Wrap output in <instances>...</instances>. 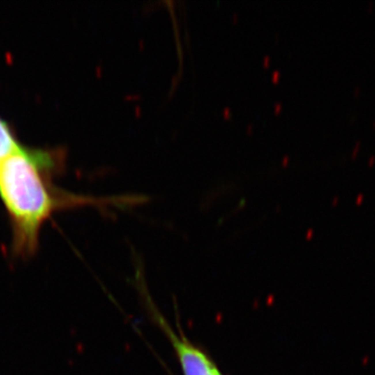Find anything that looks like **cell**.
I'll use <instances>...</instances> for the list:
<instances>
[{
  "label": "cell",
  "mask_w": 375,
  "mask_h": 375,
  "mask_svg": "<svg viewBox=\"0 0 375 375\" xmlns=\"http://www.w3.org/2000/svg\"><path fill=\"white\" fill-rule=\"evenodd\" d=\"M147 308L155 324L167 337L176 354L182 375H224L213 359L201 348L187 339L180 328L174 329L171 323L153 304L147 291H144Z\"/></svg>",
  "instance_id": "2"
},
{
  "label": "cell",
  "mask_w": 375,
  "mask_h": 375,
  "mask_svg": "<svg viewBox=\"0 0 375 375\" xmlns=\"http://www.w3.org/2000/svg\"><path fill=\"white\" fill-rule=\"evenodd\" d=\"M0 198L12 226V257L33 258L44 223L58 209L60 201L48 190L37 158L21 146L0 158Z\"/></svg>",
  "instance_id": "1"
},
{
  "label": "cell",
  "mask_w": 375,
  "mask_h": 375,
  "mask_svg": "<svg viewBox=\"0 0 375 375\" xmlns=\"http://www.w3.org/2000/svg\"><path fill=\"white\" fill-rule=\"evenodd\" d=\"M19 147L20 145L14 139L8 126L0 119V158L12 153Z\"/></svg>",
  "instance_id": "3"
}]
</instances>
